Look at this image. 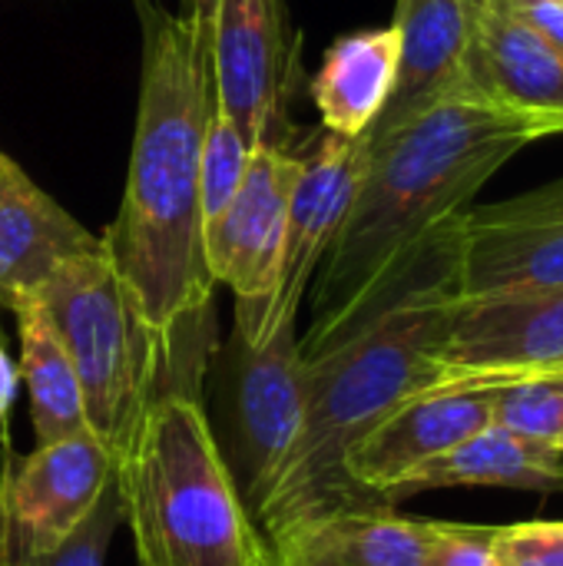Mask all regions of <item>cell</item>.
Here are the masks:
<instances>
[{
	"label": "cell",
	"mask_w": 563,
	"mask_h": 566,
	"mask_svg": "<svg viewBox=\"0 0 563 566\" xmlns=\"http://www.w3.org/2000/svg\"><path fill=\"white\" fill-rule=\"evenodd\" d=\"M116 488L139 566H269L199 395L149 401L116 461Z\"/></svg>",
	"instance_id": "4"
},
{
	"label": "cell",
	"mask_w": 563,
	"mask_h": 566,
	"mask_svg": "<svg viewBox=\"0 0 563 566\" xmlns=\"http://www.w3.org/2000/svg\"><path fill=\"white\" fill-rule=\"evenodd\" d=\"M554 478H557V491L563 494V451L561 448L554 451Z\"/></svg>",
	"instance_id": "28"
},
{
	"label": "cell",
	"mask_w": 563,
	"mask_h": 566,
	"mask_svg": "<svg viewBox=\"0 0 563 566\" xmlns=\"http://www.w3.org/2000/svg\"><path fill=\"white\" fill-rule=\"evenodd\" d=\"M116 478V454L90 431L0 454V554H30L63 541Z\"/></svg>",
	"instance_id": "8"
},
{
	"label": "cell",
	"mask_w": 563,
	"mask_h": 566,
	"mask_svg": "<svg viewBox=\"0 0 563 566\" xmlns=\"http://www.w3.org/2000/svg\"><path fill=\"white\" fill-rule=\"evenodd\" d=\"M561 395H563V371H561ZM561 451H563V438H561Z\"/></svg>",
	"instance_id": "29"
},
{
	"label": "cell",
	"mask_w": 563,
	"mask_h": 566,
	"mask_svg": "<svg viewBox=\"0 0 563 566\" xmlns=\"http://www.w3.org/2000/svg\"><path fill=\"white\" fill-rule=\"evenodd\" d=\"M428 566H498V527L428 521Z\"/></svg>",
	"instance_id": "24"
},
{
	"label": "cell",
	"mask_w": 563,
	"mask_h": 566,
	"mask_svg": "<svg viewBox=\"0 0 563 566\" xmlns=\"http://www.w3.org/2000/svg\"><path fill=\"white\" fill-rule=\"evenodd\" d=\"M368 156H372L368 133L355 139L325 133L315 139L312 153L302 156V172L289 199L279 285L265 318V332L275 328L279 322H299L302 298L315 282V272L325 252L332 249L338 229L345 226L348 209L362 189Z\"/></svg>",
	"instance_id": "12"
},
{
	"label": "cell",
	"mask_w": 563,
	"mask_h": 566,
	"mask_svg": "<svg viewBox=\"0 0 563 566\" xmlns=\"http://www.w3.org/2000/svg\"><path fill=\"white\" fill-rule=\"evenodd\" d=\"M498 566H563V521L498 527Z\"/></svg>",
	"instance_id": "25"
},
{
	"label": "cell",
	"mask_w": 563,
	"mask_h": 566,
	"mask_svg": "<svg viewBox=\"0 0 563 566\" xmlns=\"http://www.w3.org/2000/svg\"><path fill=\"white\" fill-rule=\"evenodd\" d=\"M302 172V156L279 143L252 153L249 172L219 219L206 226V265L212 282L236 295V328L246 342H259L279 285L282 239L289 199Z\"/></svg>",
	"instance_id": "7"
},
{
	"label": "cell",
	"mask_w": 563,
	"mask_h": 566,
	"mask_svg": "<svg viewBox=\"0 0 563 566\" xmlns=\"http://www.w3.org/2000/svg\"><path fill=\"white\" fill-rule=\"evenodd\" d=\"M17 385H20V375H17V365L13 358L7 355V345H3V335H0V454H10V408H13V398H17Z\"/></svg>",
	"instance_id": "27"
},
{
	"label": "cell",
	"mask_w": 563,
	"mask_h": 566,
	"mask_svg": "<svg viewBox=\"0 0 563 566\" xmlns=\"http://www.w3.org/2000/svg\"><path fill=\"white\" fill-rule=\"evenodd\" d=\"M216 109L209 0L146 10L139 113L116 222L103 235L176 391L199 395L209 355L212 275L199 202L202 133Z\"/></svg>",
	"instance_id": "1"
},
{
	"label": "cell",
	"mask_w": 563,
	"mask_h": 566,
	"mask_svg": "<svg viewBox=\"0 0 563 566\" xmlns=\"http://www.w3.org/2000/svg\"><path fill=\"white\" fill-rule=\"evenodd\" d=\"M209 56L216 109L259 149L275 143L272 126L285 86V23L279 0H209Z\"/></svg>",
	"instance_id": "13"
},
{
	"label": "cell",
	"mask_w": 563,
	"mask_h": 566,
	"mask_svg": "<svg viewBox=\"0 0 563 566\" xmlns=\"http://www.w3.org/2000/svg\"><path fill=\"white\" fill-rule=\"evenodd\" d=\"M528 30L563 50V0H494Z\"/></svg>",
	"instance_id": "26"
},
{
	"label": "cell",
	"mask_w": 563,
	"mask_h": 566,
	"mask_svg": "<svg viewBox=\"0 0 563 566\" xmlns=\"http://www.w3.org/2000/svg\"><path fill=\"white\" fill-rule=\"evenodd\" d=\"M563 133L561 116L458 93L405 126L368 136L362 189L315 272L312 318L299 335L315 358L362 328L421 272L438 232L521 149Z\"/></svg>",
	"instance_id": "2"
},
{
	"label": "cell",
	"mask_w": 563,
	"mask_h": 566,
	"mask_svg": "<svg viewBox=\"0 0 563 566\" xmlns=\"http://www.w3.org/2000/svg\"><path fill=\"white\" fill-rule=\"evenodd\" d=\"M103 245L56 199H50L7 153H0V308L33 298L73 255Z\"/></svg>",
	"instance_id": "15"
},
{
	"label": "cell",
	"mask_w": 563,
	"mask_h": 566,
	"mask_svg": "<svg viewBox=\"0 0 563 566\" xmlns=\"http://www.w3.org/2000/svg\"><path fill=\"white\" fill-rule=\"evenodd\" d=\"M256 146L239 133V126L212 109L206 133H202V153H199V202H202V222L209 226L226 212L232 196L239 192Z\"/></svg>",
	"instance_id": "22"
},
{
	"label": "cell",
	"mask_w": 563,
	"mask_h": 566,
	"mask_svg": "<svg viewBox=\"0 0 563 566\" xmlns=\"http://www.w3.org/2000/svg\"><path fill=\"white\" fill-rule=\"evenodd\" d=\"M398 30H358L335 40L312 80V99L325 133L365 136L382 116L398 73Z\"/></svg>",
	"instance_id": "19"
},
{
	"label": "cell",
	"mask_w": 563,
	"mask_h": 566,
	"mask_svg": "<svg viewBox=\"0 0 563 566\" xmlns=\"http://www.w3.org/2000/svg\"><path fill=\"white\" fill-rule=\"evenodd\" d=\"M491 398L494 381H445L408 398L352 444L345 458L348 481L372 504H385L388 491L408 474L488 428Z\"/></svg>",
	"instance_id": "11"
},
{
	"label": "cell",
	"mask_w": 563,
	"mask_h": 566,
	"mask_svg": "<svg viewBox=\"0 0 563 566\" xmlns=\"http://www.w3.org/2000/svg\"><path fill=\"white\" fill-rule=\"evenodd\" d=\"M458 295L563 289V179L534 192L461 209Z\"/></svg>",
	"instance_id": "9"
},
{
	"label": "cell",
	"mask_w": 563,
	"mask_h": 566,
	"mask_svg": "<svg viewBox=\"0 0 563 566\" xmlns=\"http://www.w3.org/2000/svg\"><path fill=\"white\" fill-rule=\"evenodd\" d=\"M275 566H428V521L392 504L348 507L269 544Z\"/></svg>",
	"instance_id": "17"
},
{
	"label": "cell",
	"mask_w": 563,
	"mask_h": 566,
	"mask_svg": "<svg viewBox=\"0 0 563 566\" xmlns=\"http://www.w3.org/2000/svg\"><path fill=\"white\" fill-rule=\"evenodd\" d=\"M465 93L494 106L563 119V50L494 0H481Z\"/></svg>",
	"instance_id": "16"
},
{
	"label": "cell",
	"mask_w": 563,
	"mask_h": 566,
	"mask_svg": "<svg viewBox=\"0 0 563 566\" xmlns=\"http://www.w3.org/2000/svg\"><path fill=\"white\" fill-rule=\"evenodd\" d=\"M0 566H3V564H0Z\"/></svg>",
	"instance_id": "31"
},
{
	"label": "cell",
	"mask_w": 563,
	"mask_h": 566,
	"mask_svg": "<svg viewBox=\"0 0 563 566\" xmlns=\"http://www.w3.org/2000/svg\"><path fill=\"white\" fill-rule=\"evenodd\" d=\"M209 431L229 478L256 517L305 421V358L299 322H279L259 342L232 332L219 368Z\"/></svg>",
	"instance_id": "6"
},
{
	"label": "cell",
	"mask_w": 563,
	"mask_h": 566,
	"mask_svg": "<svg viewBox=\"0 0 563 566\" xmlns=\"http://www.w3.org/2000/svg\"><path fill=\"white\" fill-rule=\"evenodd\" d=\"M491 424L528 444L557 451L563 438L561 371L498 378L491 398Z\"/></svg>",
	"instance_id": "21"
},
{
	"label": "cell",
	"mask_w": 563,
	"mask_h": 566,
	"mask_svg": "<svg viewBox=\"0 0 563 566\" xmlns=\"http://www.w3.org/2000/svg\"><path fill=\"white\" fill-rule=\"evenodd\" d=\"M478 10L481 0H398V73L368 136H385L465 93Z\"/></svg>",
	"instance_id": "14"
},
{
	"label": "cell",
	"mask_w": 563,
	"mask_h": 566,
	"mask_svg": "<svg viewBox=\"0 0 563 566\" xmlns=\"http://www.w3.org/2000/svg\"><path fill=\"white\" fill-rule=\"evenodd\" d=\"M269 566H275V564H272V557H269Z\"/></svg>",
	"instance_id": "30"
},
{
	"label": "cell",
	"mask_w": 563,
	"mask_h": 566,
	"mask_svg": "<svg viewBox=\"0 0 563 566\" xmlns=\"http://www.w3.org/2000/svg\"><path fill=\"white\" fill-rule=\"evenodd\" d=\"M441 365L448 381L563 371V289L458 295Z\"/></svg>",
	"instance_id": "10"
},
{
	"label": "cell",
	"mask_w": 563,
	"mask_h": 566,
	"mask_svg": "<svg viewBox=\"0 0 563 566\" xmlns=\"http://www.w3.org/2000/svg\"><path fill=\"white\" fill-rule=\"evenodd\" d=\"M455 219L441 229L421 272L398 298L348 338L305 361L299 441L252 517L265 544L319 517L368 507L372 501L345 474L352 444L408 398L448 381L441 352L458 298Z\"/></svg>",
	"instance_id": "3"
},
{
	"label": "cell",
	"mask_w": 563,
	"mask_h": 566,
	"mask_svg": "<svg viewBox=\"0 0 563 566\" xmlns=\"http://www.w3.org/2000/svg\"><path fill=\"white\" fill-rule=\"evenodd\" d=\"M123 524V501L116 478L96 501V507L56 544L30 554H0L3 566H106V554L113 547V534Z\"/></svg>",
	"instance_id": "23"
},
{
	"label": "cell",
	"mask_w": 563,
	"mask_h": 566,
	"mask_svg": "<svg viewBox=\"0 0 563 566\" xmlns=\"http://www.w3.org/2000/svg\"><path fill=\"white\" fill-rule=\"evenodd\" d=\"M451 488H494V491H528V494H561L554 478V451L528 444L511 431L488 424L468 441L455 444L441 458L428 461L402 484H395L385 504L398 507L408 497Z\"/></svg>",
	"instance_id": "18"
},
{
	"label": "cell",
	"mask_w": 563,
	"mask_h": 566,
	"mask_svg": "<svg viewBox=\"0 0 563 566\" xmlns=\"http://www.w3.org/2000/svg\"><path fill=\"white\" fill-rule=\"evenodd\" d=\"M33 298L70 355L93 438L119 461L149 401L176 391L159 342L143 325L106 245L66 259Z\"/></svg>",
	"instance_id": "5"
},
{
	"label": "cell",
	"mask_w": 563,
	"mask_h": 566,
	"mask_svg": "<svg viewBox=\"0 0 563 566\" xmlns=\"http://www.w3.org/2000/svg\"><path fill=\"white\" fill-rule=\"evenodd\" d=\"M13 315H17V338H20L17 375L30 398V424L37 444L86 434L90 424H86L83 391L50 315L37 298L20 302Z\"/></svg>",
	"instance_id": "20"
}]
</instances>
